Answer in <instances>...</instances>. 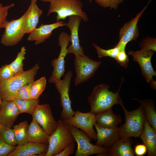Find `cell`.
<instances>
[{"mask_svg":"<svg viewBox=\"0 0 156 156\" xmlns=\"http://www.w3.org/2000/svg\"><path fill=\"white\" fill-rule=\"evenodd\" d=\"M64 23L63 21H60L49 24H42L29 33L27 40L34 41L36 45L42 43L50 37L54 30L64 26Z\"/></svg>","mask_w":156,"mask_h":156,"instance_id":"obj_20","label":"cell"},{"mask_svg":"<svg viewBox=\"0 0 156 156\" xmlns=\"http://www.w3.org/2000/svg\"><path fill=\"white\" fill-rule=\"evenodd\" d=\"M117 62L121 66L127 68L129 62V59L125 49L121 50L115 59Z\"/></svg>","mask_w":156,"mask_h":156,"instance_id":"obj_37","label":"cell"},{"mask_svg":"<svg viewBox=\"0 0 156 156\" xmlns=\"http://www.w3.org/2000/svg\"><path fill=\"white\" fill-rule=\"evenodd\" d=\"M89 1L90 2H91L92 1V0H89Z\"/></svg>","mask_w":156,"mask_h":156,"instance_id":"obj_44","label":"cell"},{"mask_svg":"<svg viewBox=\"0 0 156 156\" xmlns=\"http://www.w3.org/2000/svg\"><path fill=\"white\" fill-rule=\"evenodd\" d=\"M99 5L104 8L110 7L111 9H117L119 4L123 2L124 0H94Z\"/></svg>","mask_w":156,"mask_h":156,"instance_id":"obj_35","label":"cell"},{"mask_svg":"<svg viewBox=\"0 0 156 156\" xmlns=\"http://www.w3.org/2000/svg\"><path fill=\"white\" fill-rule=\"evenodd\" d=\"M82 18L77 15H72L69 16L68 22L65 23L64 26L67 27L71 33L70 41L71 45L67 48L68 53L76 54H84L83 48L79 44L78 35L79 26Z\"/></svg>","mask_w":156,"mask_h":156,"instance_id":"obj_15","label":"cell"},{"mask_svg":"<svg viewBox=\"0 0 156 156\" xmlns=\"http://www.w3.org/2000/svg\"><path fill=\"white\" fill-rule=\"evenodd\" d=\"M13 101L17 106L20 114L25 113L31 115L39 102L38 99L27 100L17 99Z\"/></svg>","mask_w":156,"mask_h":156,"instance_id":"obj_27","label":"cell"},{"mask_svg":"<svg viewBox=\"0 0 156 156\" xmlns=\"http://www.w3.org/2000/svg\"><path fill=\"white\" fill-rule=\"evenodd\" d=\"M26 49L22 46L20 52L18 53L15 59L9 64L10 68L14 75L18 74L23 71V61L25 58Z\"/></svg>","mask_w":156,"mask_h":156,"instance_id":"obj_29","label":"cell"},{"mask_svg":"<svg viewBox=\"0 0 156 156\" xmlns=\"http://www.w3.org/2000/svg\"><path fill=\"white\" fill-rule=\"evenodd\" d=\"M75 146V141L68 144L60 153L55 156H68L74 154Z\"/></svg>","mask_w":156,"mask_h":156,"instance_id":"obj_39","label":"cell"},{"mask_svg":"<svg viewBox=\"0 0 156 156\" xmlns=\"http://www.w3.org/2000/svg\"><path fill=\"white\" fill-rule=\"evenodd\" d=\"M74 60L76 73L75 85L88 81L93 76L101 64V61H96L83 55H75Z\"/></svg>","mask_w":156,"mask_h":156,"instance_id":"obj_8","label":"cell"},{"mask_svg":"<svg viewBox=\"0 0 156 156\" xmlns=\"http://www.w3.org/2000/svg\"><path fill=\"white\" fill-rule=\"evenodd\" d=\"M28 136L29 142L48 144L49 136L33 119L28 126Z\"/></svg>","mask_w":156,"mask_h":156,"instance_id":"obj_23","label":"cell"},{"mask_svg":"<svg viewBox=\"0 0 156 156\" xmlns=\"http://www.w3.org/2000/svg\"><path fill=\"white\" fill-rule=\"evenodd\" d=\"M138 101L141 104L144 110L145 118L150 125L156 130V111L154 102L152 99H145Z\"/></svg>","mask_w":156,"mask_h":156,"instance_id":"obj_25","label":"cell"},{"mask_svg":"<svg viewBox=\"0 0 156 156\" xmlns=\"http://www.w3.org/2000/svg\"><path fill=\"white\" fill-rule=\"evenodd\" d=\"M38 0H31L29 5L30 11L26 24L25 33H30L36 27L39 19L43 14L42 10L39 8L36 4Z\"/></svg>","mask_w":156,"mask_h":156,"instance_id":"obj_24","label":"cell"},{"mask_svg":"<svg viewBox=\"0 0 156 156\" xmlns=\"http://www.w3.org/2000/svg\"><path fill=\"white\" fill-rule=\"evenodd\" d=\"M15 4L12 3L5 6L0 3V29L4 28L8 21L7 19L8 10L14 6Z\"/></svg>","mask_w":156,"mask_h":156,"instance_id":"obj_33","label":"cell"},{"mask_svg":"<svg viewBox=\"0 0 156 156\" xmlns=\"http://www.w3.org/2000/svg\"><path fill=\"white\" fill-rule=\"evenodd\" d=\"M92 45L96 50L99 58L109 57L115 60L121 50L125 49V48L118 44L113 48L106 50L101 48L94 43L92 44Z\"/></svg>","mask_w":156,"mask_h":156,"instance_id":"obj_30","label":"cell"},{"mask_svg":"<svg viewBox=\"0 0 156 156\" xmlns=\"http://www.w3.org/2000/svg\"><path fill=\"white\" fill-rule=\"evenodd\" d=\"M94 126L97 132L95 145L98 146L107 148L120 137L119 127L104 128L100 126L96 122Z\"/></svg>","mask_w":156,"mask_h":156,"instance_id":"obj_16","label":"cell"},{"mask_svg":"<svg viewBox=\"0 0 156 156\" xmlns=\"http://www.w3.org/2000/svg\"><path fill=\"white\" fill-rule=\"evenodd\" d=\"M41 0V1L43 2H49L51 0Z\"/></svg>","mask_w":156,"mask_h":156,"instance_id":"obj_41","label":"cell"},{"mask_svg":"<svg viewBox=\"0 0 156 156\" xmlns=\"http://www.w3.org/2000/svg\"><path fill=\"white\" fill-rule=\"evenodd\" d=\"M69 127L77 144L75 156H88L96 154L102 156L107 153L106 148L91 143L92 139L83 131L71 126L69 125Z\"/></svg>","mask_w":156,"mask_h":156,"instance_id":"obj_7","label":"cell"},{"mask_svg":"<svg viewBox=\"0 0 156 156\" xmlns=\"http://www.w3.org/2000/svg\"><path fill=\"white\" fill-rule=\"evenodd\" d=\"M70 40V35L63 32L59 35L58 44L61 50L57 58L52 60L51 66L53 67L52 75L48 81L50 83H55L61 79L65 71V58L68 53L67 47Z\"/></svg>","mask_w":156,"mask_h":156,"instance_id":"obj_11","label":"cell"},{"mask_svg":"<svg viewBox=\"0 0 156 156\" xmlns=\"http://www.w3.org/2000/svg\"><path fill=\"white\" fill-rule=\"evenodd\" d=\"M48 144L28 142L18 145L8 156H44Z\"/></svg>","mask_w":156,"mask_h":156,"instance_id":"obj_17","label":"cell"},{"mask_svg":"<svg viewBox=\"0 0 156 156\" xmlns=\"http://www.w3.org/2000/svg\"><path fill=\"white\" fill-rule=\"evenodd\" d=\"M19 114L18 108L13 101H2L0 122L3 127H12Z\"/></svg>","mask_w":156,"mask_h":156,"instance_id":"obj_19","label":"cell"},{"mask_svg":"<svg viewBox=\"0 0 156 156\" xmlns=\"http://www.w3.org/2000/svg\"><path fill=\"white\" fill-rule=\"evenodd\" d=\"M57 121L56 129L49 136L48 148L45 156H55L68 144L75 141L69 125L61 119Z\"/></svg>","mask_w":156,"mask_h":156,"instance_id":"obj_5","label":"cell"},{"mask_svg":"<svg viewBox=\"0 0 156 156\" xmlns=\"http://www.w3.org/2000/svg\"><path fill=\"white\" fill-rule=\"evenodd\" d=\"M46 79L44 76L33 81L30 92V97L32 99H38L46 88Z\"/></svg>","mask_w":156,"mask_h":156,"instance_id":"obj_28","label":"cell"},{"mask_svg":"<svg viewBox=\"0 0 156 156\" xmlns=\"http://www.w3.org/2000/svg\"><path fill=\"white\" fill-rule=\"evenodd\" d=\"M34 81L28 83L23 86L11 96L8 101H14L17 99L27 100L32 99L30 97V92L31 86Z\"/></svg>","mask_w":156,"mask_h":156,"instance_id":"obj_31","label":"cell"},{"mask_svg":"<svg viewBox=\"0 0 156 156\" xmlns=\"http://www.w3.org/2000/svg\"><path fill=\"white\" fill-rule=\"evenodd\" d=\"M16 146L8 144L0 136V156H8L15 149Z\"/></svg>","mask_w":156,"mask_h":156,"instance_id":"obj_36","label":"cell"},{"mask_svg":"<svg viewBox=\"0 0 156 156\" xmlns=\"http://www.w3.org/2000/svg\"><path fill=\"white\" fill-rule=\"evenodd\" d=\"M154 52L150 50L141 49L135 51H130L128 54L133 56V60L139 64L143 76L151 85L156 83L153 77L156 75V72L153 67L151 59Z\"/></svg>","mask_w":156,"mask_h":156,"instance_id":"obj_13","label":"cell"},{"mask_svg":"<svg viewBox=\"0 0 156 156\" xmlns=\"http://www.w3.org/2000/svg\"><path fill=\"white\" fill-rule=\"evenodd\" d=\"M146 146L148 156H156V130L145 118L142 132L138 137Z\"/></svg>","mask_w":156,"mask_h":156,"instance_id":"obj_21","label":"cell"},{"mask_svg":"<svg viewBox=\"0 0 156 156\" xmlns=\"http://www.w3.org/2000/svg\"><path fill=\"white\" fill-rule=\"evenodd\" d=\"M130 138L121 137L112 145L106 148L107 153L102 156H134L131 146L133 141Z\"/></svg>","mask_w":156,"mask_h":156,"instance_id":"obj_18","label":"cell"},{"mask_svg":"<svg viewBox=\"0 0 156 156\" xmlns=\"http://www.w3.org/2000/svg\"><path fill=\"white\" fill-rule=\"evenodd\" d=\"M63 120L68 125L80 129L91 138L96 140V133L93 128L96 122V114L93 113L77 110L72 117Z\"/></svg>","mask_w":156,"mask_h":156,"instance_id":"obj_10","label":"cell"},{"mask_svg":"<svg viewBox=\"0 0 156 156\" xmlns=\"http://www.w3.org/2000/svg\"><path fill=\"white\" fill-rule=\"evenodd\" d=\"M28 126L27 121L25 120L13 127V130L18 145H21L29 142Z\"/></svg>","mask_w":156,"mask_h":156,"instance_id":"obj_26","label":"cell"},{"mask_svg":"<svg viewBox=\"0 0 156 156\" xmlns=\"http://www.w3.org/2000/svg\"><path fill=\"white\" fill-rule=\"evenodd\" d=\"M30 11L29 6L20 18L8 21L1 38V43L2 44L6 46H14L21 40L25 34L26 24Z\"/></svg>","mask_w":156,"mask_h":156,"instance_id":"obj_6","label":"cell"},{"mask_svg":"<svg viewBox=\"0 0 156 156\" xmlns=\"http://www.w3.org/2000/svg\"><path fill=\"white\" fill-rule=\"evenodd\" d=\"M124 80L122 77L118 90L116 93L110 91L109 86L104 83L94 87L88 100L90 107V111L96 114L112 109L115 104H118L120 106L124 105L119 94Z\"/></svg>","mask_w":156,"mask_h":156,"instance_id":"obj_1","label":"cell"},{"mask_svg":"<svg viewBox=\"0 0 156 156\" xmlns=\"http://www.w3.org/2000/svg\"><path fill=\"white\" fill-rule=\"evenodd\" d=\"M134 153L138 156L144 155L147 151L146 146L143 144L136 145L135 147Z\"/></svg>","mask_w":156,"mask_h":156,"instance_id":"obj_40","label":"cell"},{"mask_svg":"<svg viewBox=\"0 0 156 156\" xmlns=\"http://www.w3.org/2000/svg\"><path fill=\"white\" fill-rule=\"evenodd\" d=\"M32 116L43 129L50 136L56 129L58 122L55 119L49 104H38Z\"/></svg>","mask_w":156,"mask_h":156,"instance_id":"obj_12","label":"cell"},{"mask_svg":"<svg viewBox=\"0 0 156 156\" xmlns=\"http://www.w3.org/2000/svg\"><path fill=\"white\" fill-rule=\"evenodd\" d=\"M14 75L9 64H5L0 68V80H7Z\"/></svg>","mask_w":156,"mask_h":156,"instance_id":"obj_38","label":"cell"},{"mask_svg":"<svg viewBox=\"0 0 156 156\" xmlns=\"http://www.w3.org/2000/svg\"><path fill=\"white\" fill-rule=\"evenodd\" d=\"M96 119L100 126L105 128L116 127L122 120L120 115H115L112 109L96 114Z\"/></svg>","mask_w":156,"mask_h":156,"instance_id":"obj_22","label":"cell"},{"mask_svg":"<svg viewBox=\"0 0 156 156\" xmlns=\"http://www.w3.org/2000/svg\"><path fill=\"white\" fill-rule=\"evenodd\" d=\"M151 0H150L144 7L134 17L125 23L119 31V41L118 44L125 48L127 44L132 41H135L139 34L137 26L138 21Z\"/></svg>","mask_w":156,"mask_h":156,"instance_id":"obj_14","label":"cell"},{"mask_svg":"<svg viewBox=\"0 0 156 156\" xmlns=\"http://www.w3.org/2000/svg\"><path fill=\"white\" fill-rule=\"evenodd\" d=\"M2 101L1 100V99L0 98V109L1 108V103Z\"/></svg>","mask_w":156,"mask_h":156,"instance_id":"obj_43","label":"cell"},{"mask_svg":"<svg viewBox=\"0 0 156 156\" xmlns=\"http://www.w3.org/2000/svg\"><path fill=\"white\" fill-rule=\"evenodd\" d=\"M3 127V125H2V124L0 122V131Z\"/></svg>","mask_w":156,"mask_h":156,"instance_id":"obj_42","label":"cell"},{"mask_svg":"<svg viewBox=\"0 0 156 156\" xmlns=\"http://www.w3.org/2000/svg\"><path fill=\"white\" fill-rule=\"evenodd\" d=\"M49 3L47 16L56 13L57 22L72 15L80 16L85 22L88 21L87 14L82 9L83 4L80 0H51Z\"/></svg>","mask_w":156,"mask_h":156,"instance_id":"obj_4","label":"cell"},{"mask_svg":"<svg viewBox=\"0 0 156 156\" xmlns=\"http://www.w3.org/2000/svg\"><path fill=\"white\" fill-rule=\"evenodd\" d=\"M38 64L31 68L15 75L11 78L0 80V98L8 101L10 98L25 84L34 81L40 68Z\"/></svg>","mask_w":156,"mask_h":156,"instance_id":"obj_2","label":"cell"},{"mask_svg":"<svg viewBox=\"0 0 156 156\" xmlns=\"http://www.w3.org/2000/svg\"><path fill=\"white\" fill-rule=\"evenodd\" d=\"M73 75L72 71H68L63 79L55 82V87L60 95L61 105L62 110L61 113V119L65 120L72 117L74 114L71 107L69 92L71 79Z\"/></svg>","mask_w":156,"mask_h":156,"instance_id":"obj_9","label":"cell"},{"mask_svg":"<svg viewBox=\"0 0 156 156\" xmlns=\"http://www.w3.org/2000/svg\"><path fill=\"white\" fill-rule=\"evenodd\" d=\"M139 46L142 49L156 51V38L150 37H146L142 41L140 44Z\"/></svg>","mask_w":156,"mask_h":156,"instance_id":"obj_34","label":"cell"},{"mask_svg":"<svg viewBox=\"0 0 156 156\" xmlns=\"http://www.w3.org/2000/svg\"><path fill=\"white\" fill-rule=\"evenodd\" d=\"M125 116V122L119 127L120 137H138L144 127L145 115L141 105L135 110L128 111L124 105L121 106Z\"/></svg>","mask_w":156,"mask_h":156,"instance_id":"obj_3","label":"cell"},{"mask_svg":"<svg viewBox=\"0 0 156 156\" xmlns=\"http://www.w3.org/2000/svg\"><path fill=\"white\" fill-rule=\"evenodd\" d=\"M0 136L7 143L12 146L17 145L13 129L3 127L0 131Z\"/></svg>","mask_w":156,"mask_h":156,"instance_id":"obj_32","label":"cell"}]
</instances>
